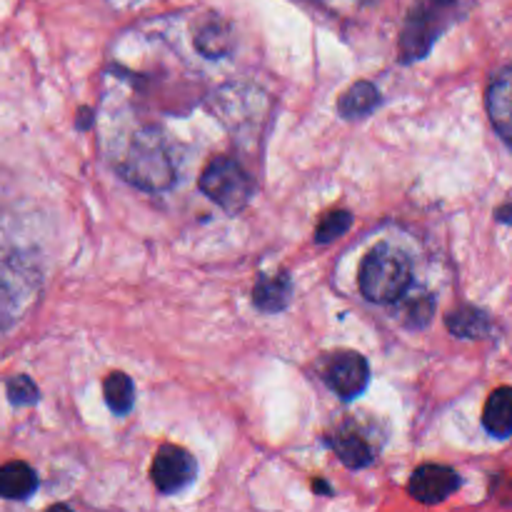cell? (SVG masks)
Masks as SVG:
<instances>
[{"instance_id":"17","label":"cell","mask_w":512,"mask_h":512,"mask_svg":"<svg viewBox=\"0 0 512 512\" xmlns=\"http://www.w3.org/2000/svg\"><path fill=\"white\" fill-rule=\"evenodd\" d=\"M103 393H105V403H108V408L113 410L115 415L130 413V408H133L135 403V385L128 375L120 373V370L110 373L103 383Z\"/></svg>"},{"instance_id":"13","label":"cell","mask_w":512,"mask_h":512,"mask_svg":"<svg viewBox=\"0 0 512 512\" xmlns=\"http://www.w3.org/2000/svg\"><path fill=\"white\" fill-rule=\"evenodd\" d=\"M38 490V475L23 460H10L0 465V498L28 500Z\"/></svg>"},{"instance_id":"5","label":"cell","mask_w":512,"mask_h":512,"mask_svg":"<svg viewBox=\"0 0 512 512\" xmlns=\"http://www.w3.org/2000/svg\"><path fill=\"white\" fill-rule=\"evenodd\" d=\"M323 380L338 398L353 400L365 393L370 383V365L355 350H340L328 358L323 368Z\"/></svg>"},{"instance_id":"16","label":"cell","mask_w":512,"mask_h":512,"mask_svg":"<svg viewBox=\"0 0 512 512\" xmlns=\"http://www.w3.org/2000/svg\"><path fill=\"white\" fill-rule=\"evenodd\" d=\"M233 38H230V28L223 18L213 15L205 20L198 30H195V48L205 58H223L228 55Z\"/></svg>"},{"instance_id":"7","label":"cell","mask_w":512,"mask_h":512,"mask_svg":"<svg viewBox=\"0 0 512 512\" xmlns=\"http://www.w3.org/2000/svg\"><path fill=\"white\" fill-rule=\"evenodd\" d=\"M3 278H0V328L15 323L18 315H23L20 310H25V305L33 300L35 290H38V273L30 265H13L0 270Z\"/></svg>"},{"instance_id":"12","label":"cell","mask_w":512,"mask_h":512,"mask_svg":"<svg viewBox=\"0 0 512 512\" xmlns=\"http://www.w3.org/2000/svg\"><path fill=\"white\" fill-rule=\"evenodd\" d=\"M383 103V95L375 88L370 80H358V83L350 85L343 95L338 98V113L345 120H360L368 118L370 113L380 108Z\"/></svg>"},{"instance_id":"14","label":"cell","mask_w":512,"mask_h":512,"mask_svg":"<svg viewBox=\"0 0 512 512\" xmlns=\"http://www.w3.org/2000/svg\"><path fill=\"white\" fill-rule=\"evenodd\" d=\"M450 335L460 340H478L493 335V320L485 310L473 308V305H463V308L453 310V313L445 318Z\"/></svg>"},{"instance_id":"18","label":"cell","mask_w":512,"mask_h":512,"mask_svg":"<svg viewBox=\"0 0 512 512\" xmlns=\"http://www.w3.org/2000/svg\"><path fill=\"white\" fill-rule=\"evenodd\" d=\"M350 225H353V215H350L348 210H330V213H325L323 220L318 223V230H315V243L318 245L333 243L335 238L348 233Z\"/></svg>"},{"instance_id":"2","label":"cell","mask_w":512,"mask_h":512,"mask_svg":"<svg viewBox=\"0 0 512 512\" xmlns=\"http://www.w3.org/2000/svg\"><path fill=\"white\" fill-rule=\"evenodd\" d=\"M410 283H413V265L403 250L390 243L375 245L360 265V293L375 305H393L403 300Z\"/></svg>"},{"instance_id":"15","label":"cell","mask_w":512,"mask_h":512,"mask_svg":"<svg viewBox=\"0 0 512 512\" xmlns=\"http://www.w3.org/2000/svg\"><path fill=\"white\" fill-rule=\"evenodd\" d=\"M483 425L493 438L505 440L512 433V393L510 388H498L485 403Z\"/></svg>"},{"instance_id":"9","label":"cell","mask_w":512,"mask_h":512,"mask_svg":"<svg viewBox=\"0 0 512 512\" xmlns=\"http://www.w3.org/2000/svg\"><path fill=\"white\" fill-rule=\"evenodd\" d=\"M328 445L335 450L340 463L350 470L368 468V465L375 460L373 443L365 438V433L355 423H345L343 428L335 430V433L328 438Z\"/></svg>"},{"instance_id":"20","label":"cell","mask_w":512,"mask_h":512,"mask_svg":"<svg viewBox=\"0 0 512 512\" xmlns=\"http://www.w3.org/2000/svg\"><path fill=\"white\" fill-rule=\"evenodd\" d=\"M8 400L15 408L38 403V385L28 375H15V378L8 380Z\"/></svg>"},{"instance_id":"6","label":"cell","mask_w":512,"mask_h":512,"mask_svg":"<svg viewBox=\"0 0 512 512\" xmlns=\"http://www.w3.org/2000/svg\"><path fill=\"white\" fill-rule=\"evenodd\" d=\"M150 480L160 493H180L195 480V458L180 445H163L150 468Z\"/></svg>"},{"instance_id":"19","label":"cell","mask_w":512,"mask_h":512,"mask_svg":"<svg viewBox=\"0 0 512 512\" xmlns=\"http://www.w3.org/2000/svg\"><path fill=\"white\" fill-rule=\"evenodd\" d=\"M433 310H435V300L430 295L420 293L415 298L405 300V323L413 325V328H425L433 318Z\"/></svg>"},{"instance_id":"1","label":"cell","mask_w":512,"mask_h":512,"mask_svg":"<svg viewBox=\"0 0 512 512\" xmlns=\"http://www.w3.org/2000/svg\"><path fill=\"white\" fill-rule=\"evenodd\" d=\"M120 175L148 193H163L175 183L173 155L158 128H143L130 138L120 160Z\"/></svg>"},{"instance_id":"10","label":"cell","mask_w":512,"mask_h":512,"mask_svg":"<svg viewBox=\"0 0 512 512\" xmlns=\"http://www.w3.org/2000/svg\"><path fill=\"white\" fill-rule=\"evenodd\" d=\"M512 90H510V70L503 68L493 78L488 88V115L493 128L498 130L500 138L510 143L512 133Z\"/></svg>"},{"instance_id":"22","label":"cell","mask_w":512,"mask_h":512,"mask_svg":"<svg viewBox=\"0 0 512 512\" xmlns=\"http://www.w3.org/2000/svg\"><path fill=\"white\" fill-rule=\"evenodd\" d=\"M500 220H503V223H510V218H508V205H503V208H500Z\"/></svg>"},{"instance_id":"3","label":"cell","mask_w":512,"mask_h":512,"mask_svg":"<svg viewBox=\"0 0 512 512\" xmlns=\"http://www.w3.org/2000/svg\"><path fill=\"white\" fill-rule=\"evenodd\" d=\"M460 18H463L460 0H415L400 35V63L423 60L440 35Z\"/></svg>"},{"instance_id":"11","label":"cell","mask_w":512,"mask_h":512,"mask_svg":"<svg viewBox=\"0 0 512 512\" xmlns=\"http://www.w3.org/2000/svg\"><path fill=\"white\" fill-rule=\"evenodd\" d=\"M293 300V280L288 273L260 275L253 288V305L263 313H280Z\"/></svg>"},{"instance_id":"8","label":"cell","mask_w":512,"mask_h":512,"mask_svg":"<svg viewBox=\"0 0 512 512\" xmlns=\"http://www.w3.org/2000/svg\"><path fill=\"white\" fill-rule=\"evenodd\" d=\"M463 480L460 475L455 473L453 468L448 465H438V463H428L420 465L418 470L413 473L408 483V493L413 495L418 503L423 505H438L443 500L453 498L455 493L460 490Z\"/></svg>"},{"instance_id":"4","label":"cell","mask_w":512,"mask_h":512,"mask_svg":"<svg viewBox=\"0 0 512 512\" xmlns=\"http://www.w3.org/2000/svg\"><path fill=\"white\" fill-rule=\"evenodd\" d=\"M200 190L205 193V198L220 205L228 215H238L253 200L255 185L248 170L238 160L230 155H218L205 165L203 175H200Z\"/></svg>"},{"instance_id":"21","label":"cell","mask_w":512,"mask_h":512,"mask_svg":"<svg viewBox=\"0 0 512 512\" xmlns=\"http://www.w3.org/2000/svg\"><path fill=\"white\" fill-rule=\"evenodd\" d=\"M93 118H95V115H93V110H90V108H83V110H80L78 128H80V130H85V128H88L90 123H93Z\"/></svg>"}]
</instances>
